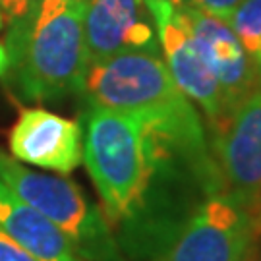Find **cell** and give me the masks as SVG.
<instances>
[{"instance_id":"1","label":"cell","mask_w":261,"mask_h":261,"mask_svg":"<svg viewBox=\"0 0 261 261\" xmlns=\"http://www.w3.org/2000/svg\"><path fill=\"white\" fill-rule=\"evenodd\" d=\"M84 163L124 259L155 261L209 196L224 192L215 155L124 112L87 103Z\"/></svg>"},{"instance_id":"2","label":"cell","mask_w":261,"mask_h":261,"mask_svg":"<svg viewBox=\"0 0 261 261\" xmlns=\"http://www.w3.org/2000/svg\"><path fill=\"white\" fill-rule=\"evenodd\" d=\"M82 0H37L23 18L10 21L8 85L25 101H58L82 93L89 55Z\"/></svg>"},{"instance_id":"3","label":"cell","mask_w":261,"mask_h":261,"mask_svg":"<svg viewBox=\"0 0 261 261\" xmlns=\"http://www.w3.org/2000/svg\"><path fill=\"white\" fill-rule=\"evenodd\" d=\"M85 103L136 116L199 153L213 155L196 105L174 84L159 53H122L89 62Z\"/></svg>"},{"instance_id":"4","label":"cell","mask_w":261,"mask_h":261,"mask_svg":"<svg viewBox=\"0 0 261 261\" xmlns=\"http://www.w3.org/2000/svg\"><path fill=\"white\" fill-rule=\"evenodd\" d=\"M0 180L47 217L85 261H126L109 221L68 178L29 170L0 149Z\"/></svg>"},{"instance_id":"5","label":"cell","mask_w":261,"mask_h":261,"mask_svg":"<svg viewBox=\"0 0 261 261\" xmlns=\"http://www.w3.org/2000/svg\"><path fill=\"white\" fill-rule=\"evenodd\" d=\"M255 238L248 207L224 190L190 215L155 261H248Z\"/></svg>"},{"instance_id":"6","label":"cell","mask_w":261,"mask_h":261,"mask_svg":"<svg viewBox=\"0 0 261 261\" xmlns=\"http://www.w3.org/2000/svg\"><path fill=\"white\" fill-rule=\"evenodd\" d=\"M143 2L155 21L159 48L165 55V64L174 84L192 103L201 107L207 120L211 122L213 134H217L230 118V114L226 111L221 87L199 53L182 10L176 8L170 0Z\"/></svg>"},{"instance_id":"7","label":"cell","mask_w":261,"mask_h":261,"mask_svg":"<svg viewBox=\"0 0 261 261\" xmlns=\"http://www.w3.org/2000/svg\"><path fill=\"white\" fill-rule=\"evenodd\" d=\"M213 155L224 190L240 199L261 230V85L213 134Z\"/></svg>"},{"instance_id":"8","label":"cell","mask_w":261,"mask_h":261,"mask_svg":"<svg viewBox=\"0 0 261 261\" xmlns=\"http://www.w3.org/2000/svg\"><path fill=\"white\" fill-rule=\"evenodd\" d=\"M180 10L199 53L221 87L226 111L232 114L234 109L261 85V74L226 21L194 6H182Z\"/></svg>"},{"instance_id":"9","label":"cell","mask_w":261,"mask_h":261,"mask_svg":"<svg viewBox=\"0 0 261 261\" xmlns=\"http://www.w3.org/2000/svg\"><path fill=\"white\" fill-rule=\"evenodd\" d=\"M89 62L122 53H159L155 21L143 0H85Z\"/></svg>"},{"instance_id":"10","label":"cell","mask_w":261,"mask_h":261,"mask_svg":"<svg viewBox=\"0 0 261 261\" xmlns=\"http://www.w3.org/2000/svg\"><path fill=\"white\" fill-rule=\"evenodd\" d=\"M16 161L70 174L84 161L82 124L45 109H25L10 132Z\"/></svg>"},{"instance_id":"11","label":"cell","mask_w":261,"mask_h":261,"mask_svg":"<svg viewBox=\"0 0 261 261\" xmlns=\"http://www.w3.org/2000/svg\"><path fill=\"white\" fill-rule=\"evenodd\" d=\"M0 228L37 261H85L64 234L0 180Z\"/></svg>"},{"instance_id":"12","label":"cell","mask_w":261,"mask_h":261,"mask_svg":"<svg viewBox=\"0 0 261 261\" xmlns=\"http://www.w3.org/2000/svg\"><path fill=\"white\" fill-rule=\"evenodd\" d=\"M228 25L261 74V0H242Z\"/></svg>"},{"instance_id":"13","label":"cell","mask_w":261,"mask_h":261,"mask_svg":"<svg viewBox=\"0 0 261 261\" xmlns=\"http://www.w3.org/2000/svg\"><path fill=\"white\" fill-rule=\"evenodd\" d=\"M240 2L242 0H190V6L228 23Z\"/></svg>"},{"instance_id":"14","label":"cell","mask_w":261,"mask_h":261,"mask_svg":"<svg viewBox=\"0 0 261 261\" xmlns=\"http://www.w3.org/2000/svg\"><path fill=\"white\" fill-rule=\"evenodd\" d=\"M0 261H37L0 228Z\"/></svg>"},{"instance_id":"15","label":"cell","mask_w":261,"mask_h":261,"mask_svg":"<svg viewBox=\"0 0 261 261\" xmlns=\"http://www.w3.org/2000/svg\"><path fill=\"white\" fill-rule=\"evenodd\" d=\"M35 4L37 0H0V12L4 14V19L16 21L23 18Z\"/></svg>"},{"instance_id":"16","label":"cell","mask_w":261,"mask_h":261,"mask_svg":"<svg viewBox=\"0 0 261 261\" xmlns=\"http://www.w3.org/2000/svg\"><path fill=\"white\" fill-rule=\"evenodd\" d=\"M8 66H10L8 53H6V47L0 43V77H4V75H6V72H8Z\"/></svg>"},{"instance_id":"17","label":"cell","mask_w":261,"mask_h":261,"mask_svg":"<svg viewBox=\"0 0 261 261\" xmlns=\"http://www.w3.org/2000/svg\"><path fill=\"white\" fill-rule=\"evenodd\" d=\"M248 261H261V255H253V257H252V253H250Z\"/></svg>"},{"instance_id":"18","label":"cell","mask_w":261,"mask_h":261,"mask_svg":"<svg viewBox=\"0 0 261 261\" xmlns=\"http://www.w3.org/2000/svg\"><path fill=\"white\" fill-rule=\"evenodd\" d=\"M2 25H4V14L0 12V28H2Z\"/></svg>"},{"instance_id":"19","label":"cell","mask_w":261,"mask_h":261,"mask_svg":"<svg viewBox=\"0 0 261 261\" xmlns=\"http://www.w3.org/2000/svg\"><path fill=\"white\" fill-rule=\"evenodd\" d=\"M82 2H85V0H82Z\"/></svg>"}]
</instances>
